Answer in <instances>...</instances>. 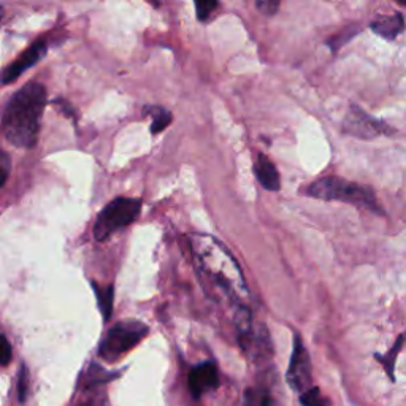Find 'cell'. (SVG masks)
Instances as JSON below:
<instances>
[{
    "label": "cell",
    "instance_id": "cell-15",
    "mask_svg": "<svg viewBox=\"0 0 406 406\" xmlns=\"http://www.w3.org/2000/svg\"><path fill=\"white\" fill-rule=\"evenodd\" d=\"M219 7H221V5H219V2H215V0H200V2H195L197 19L206 23V21H210L213 16H215Z\"/></svg>",
    "mask_w": 406,
    "mask_h": 406
},
{
    "label": "cell",
    "instance_id": "cell-7",
    "mask_svg": "<svg viewBox=\"0 0 406 406\" xmlns=\"http://www.w3.org/2000/svg\"><path fill=\"white\" fill-rule=\"evenodd\" d=\"M286 380L295 392L305 394L311 389V360L300 335L295 333L294 349L290 355Z\"/></svg>",
    "mask_w": 406,
    "mask_h": 406
},
{
    "label": "cell",
    "instance_id": "cell-6",
    "mask_svg": "<svg viewBox=\"0 0 406 406\" xmlns=\"http://www.w3.org/2000/svg\"><path fill=\"white\" fill-rule=\"evenodd\" d=\"M343 132L360 140H373L380 135L392 134L394 130L382 121L371 118L360 107L351 105L343 119Z\"/></svg>",
    "mask_w": 406,
    "mask_h": 406
},
{
    "label": "cell",
    "instance_id": "cell-14",
    "mask_svg": "<svg viewBox=\"0 0 406 406\" xmlns=\"http://www.w3.org/2000/svg\"><path fill=\"white\" fill-rule=\"evenodd\" d=\"M406 342V333L400 335V337L397 338V342H395L394 346L391 348V351H387L386 354L381 355V354H375V358L381 362L384 370H386V373L389 375V378L394 381L395 380V375H394V370H395V362H397V358L400 354V351H402L403 344Z\"/></svg>",
    "mask_w": 406,
    "mask_h": 406
},
{
    "label": "cell",
    "instance_id": "cell-23",
    "mask_svg": "<svg viewBox=\"0 0 406 406\" xmlns=\"http://www.w3.org/2000/svg\"><path fill=\"white\" fill-rule=\"evenodd\" d=\"M10 168H12V161H10V156L7 155V152L2 151L0 152V186H5V183H7V179L10 177Z\"/></svg>",
    "mask_w": 406,
    "mask_h": 406
},
{
    "label": "cell",
    "instance_id": "cell-19",
    "mask_svg": "<svg viewBox=\"0 0 406 406\" xmlns=\"http://www.w3.org/2000/svg\"><path fill=\"white\" fill-rule=\"evenodd\" d=\"M116 376L114 373H107L103 369H100L97 364H92L87 370V384L94 386V384H103Z\"/></svg>",
    "mask_w": 406,
    "mask_h": 406
},
{
    "label": "cell",
    "instance_id": "cell-1",
    "mask_svg": "<svg viewBox=\"0 0 406 406\" xmlns=\"http://www.w3.org/2000/svg\"><path fill=\"white\" fill-rule=\"evenodd\" d=\"M189 246L203 276L210 279L219 290H222V294L237 308L246 306L245 300L249 297L248 288L240 265L226 246L206 233H192Z\"/></svg>",
    "mask_w": 406,
    "mask_h": 406
},
{
    "label": "cell",
    "instance_id": "cell-4",
    "mask_svg": "<svg viewBox=\"0 0 406 406\" xmlns=\"http://www.w3.org/2000/svg\"><path fill=\"white\" fill-rule=\"evenodd\" d=\"M141 200L130 197H116L97 215L94 224V238L97 241H107L119 230L129 227L140 218Z\"/></svg>",
    "mask_w": 406,
    "mask_h": 406
},
{
    "label": "cell",
    "instance_id": "cell-17",
    "mask_svg": "<svg viewBox=\"0 0 406 406\" xmlns=\"http://www.w3.org/2000/svg\"><path fill=\"white\" fill-rule=\"evenodd\" d=\"M27 392H29V370L23 364L19 367L18 380H16V394H18V402L24 403L27 398Z\"/></svg>",
    "mask_w": 406,
    "mask_h": 406
},
{
    "label": "cell",
    "instance_id": "cell-9",
    "mask_svg": "<svg viewBox=\"0 0 406 406\" xmlns=\"http://www.w3.org/2000/svg\"><path fill=\"white\" fill-rule=\"evenodd\" d=\"M219 386V373L215 362H203L195 365L189 373V391L192 397L199 400L203 394L215 391Z\"/></svg>",
    "mask_w": 406,
    "mask_h": 406
},
{
    "label": "cell",
    "instance_id": "cell-18",
    "mask_svg": "<svg viewBox=\"0 0 406 406\" xmlns=\"http://www.w3.org/2000/svg\"><path fill=\"white\" fill-rule=\"evenodd\" d=\"M359 32V27H354V26H349L346 29H343L339 34H337L335 37H332L330 40L327 42V45L330 46L333 51H338L339 48H342L344 43H348L351 38H353L355 34Z\"/></svg>",
    "mask_w": 406,
    "mask_h": 406
},
{
    "label": "cell",
    "instance_id": "cell-13",
    "mask_svg": "<svg viewBox=\"0 0 406 406\" xmlns=\"http://www.w3.org/2000/svg\"><path fill=\"white\" fill-rule=\"evenodd\" d=\"M143 114L145 116L151 118V134L152 135H157V134H161L162 130H166L173 119L172 113H170L167 108L159 107V105L145 107Z\"/></svg>",
    "mask_w": 406,
    "mask_h": 406
},
{
    "label": "cell",
    "instance_id": "cell-12",
    "mask_svg": "<svg viewBox=\"0 0 406 406\" xmlns=\"http://www.w3.org/2000/svg\"><path fill=\"white\" fill-rule=\"evenodd\" d=\"M92 289L96 292V299L98 303V310H100L103 319L107 322L113 315V300H114V288L112 284H97L92 283Z\"/></svg>",
    "mask_w": 406,
    "mask_h": 406
},
{
    "label": "cell",
    "instance_id": "cell-5",
    "mask_svg": "<svg viewBox=\"0 0 406 406\" xmlns=\"http://www.w3.org/2000/svg\"><path fill=\"white\" fill-rule=\"evenodd\" d=\"M148 333H150V327L141 321L116 322L98 344V358L107 362L118 360L125 353L134 349Z\"/></svg>",
    "mask_w": 406,
    "mask_h": 406
},
{
    "label": "cell",
    "instance_id": "cell-8",
    "mask_svg": "<svg viewBox=\"0 0 406 406\" xmlns=\"http://www.w3.org/2000/svg\"><path fill=\"white\" fill-rule=\"evenodd\" d=\"M46 53H48V42L43 40V38H38V40L32 43L29 48L24 49V51L21 53L12 64L3 69L2 83L3 85L13 83V81L18 80L26 70H29L30 67H34L35 64L40 62V60L46 56Z\"/></svg>",
    "mask_w": 406,
    "mask_h": 406
},
{
    "label": "cell",
    "instance_id": "cell-21",
    "mask_svg": "<svg viewBox=\"0 0 406 406\" xmlns=\"http://www.w3.org/2000/svg\"><path fill=\"white\" fill-rule=\"evenodd\" d=\"M13 358V349H12V344H10L8 338L2 335L0 337V364L3 367H7L10 364V360Z\"/></svg>",
    "mask_w": 406,
    "mask_h": 406
},
{
    "label": "cell",
    "instance_id": "cell-22",
    "mask_svg": "<svg viewBox=\"0 0 406 406\" xmlns=\"http://www.w3.org/2000/svg\"><path fill=\"white\" fill-rule=\"evenodd\" d=\"M279 7H281V3L276 2V0H257L256 2V8L267 16L275 15Z\"/></svg>",
    "mask_w": 406,
    "mask_h": 406
},
{
    "label": "cell",
    "instance_id": "cell-20",
    "mask_svg": "<svg viewBox=\"0 0 406 406\" xmlns=\"http://www.w3.org/2000/svg\"><path fill=\"white\" fill-rule=\"evenodd\" d=\"M263 392L265 391H256V389H246L243 397V406H263Z\"/></svg>",
    "mask_w": 406,
    "mask_h": 406
},
{
    "label": "cell",
    "instance_id": "cell-2",
    "mask_svg": "<svg viewBox=\"0 0 406 406\" xmlns=\"http://www.w3.org/2000/svg\"><path fill=\"white\" fill-rule=\"evenodd\" d=\"M46 107V87L37 81L21 86L5 105L2 134L19 150H30L38 141L43 112Z\"/></svg>",
    "mask_w": 406,
    "mask_h": 406
},
{
    "label": "cell",
    "instance_id": "cell-16",
    "mask_svg": "<svg viewBox=\"0 0 406 406\" xmlns=\"http://www.w3.org/2000/svg\"><path fill=\"white\" fill-rule=\"evenodd\" d=\"M301 406H330L328 398L322 397L321 391L317 387H311L310 391L300 395Z\"/></svg>",
    "mask_w": 406,
    "mask_h": 406
},
{
    "label": "cell",
    "instance_id": "cell-10",
    "mask_svg": "<svg viewBox=\"0 0 406 406\" xmlns=\"http://www.w3.org/2000/svg\"><path fill=\"white\" fill-rule=\"evenodd\" d=\"M254 173L263 189L270 192H278L281 188V179H279V173L270 159L262 152H257L254 159Z\"/></svg>",
    "mask_w": 406,
    "mask_h": 406
},
{
    "label": "cell",
    "instance_id": "cell-11",
    "mask_svg": "<svg viewBox=\"0 0 406 406\" xmlns=\"http://www.w3.org/2000/svg\"><path fill=\"white\" fill-rule=\"evenodd\" d=\"M370 29L386 40H394L398 34H402L405 29V18L402 13L394 15H380L370 24Z\"/></svg>",
    "mask_w": 406,
    "mask_h": 406
},
{
    "label": "cell",
    "instance_id": "cell-3",
    "mask_svg": "<svg viewBox=\"0 0 406 406\" xmlns=\"http://www.w3.org/2000/svg\"><path fill=\"white\" fill-rule=\"evenodd\" d=\"M306 197L326 202H344L365 210L382 213L371 188L338 177H324L303 191Z\"/></svg>",
    "mask_w": 406,
    "mask_h": 406
},
{
    "label": "cell",
    "instance_id": "cell-24",
    "mask_svg": "<svg viewBox=\"0 0 406 406\" xmlns=\"http://www.w3.org/2000/svg\"><path fill=\"white\" fill-rule=\"evenodd\" d=\"M400 5H402V7H406V2H398Z\"/></svg>",
    "mask_w": 406,
    "mask_h": 406
}]
</instances>
